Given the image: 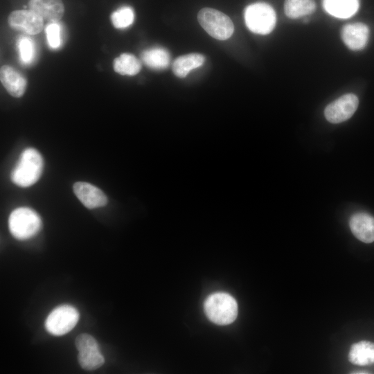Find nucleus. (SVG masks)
Returning a JSON list of instances; mask_svg holds the SVG:
<instances>
[{"mask_svg":"<svg viewBox=\"0 0 374 374\" xmlns=\"http://www.w3.org/2000/svg\"><path fill=\"white\" fill-rule=\"evenodd\" d=\"M44 161L40 153L33 148L24 150L12 169V181L20 187H28L35 184L42 173Z\"/></svg>","mask_w":374,"mask_h":374,"instance_id":"obj_1","label":"nucleus"},{"mask_svg":"<svg viewBox=\"0 0 374 374\" xmlns=\"http://www.w3.org/2000/svg\"><path fill=\"white\" fill-rule=\"evenodd\" d=\"M204 308L207 317L217 325L230 324L238 315L235 299L225 292H215L209 295L204 301Z\"/></svg>","mask_w":374,"mask_h":374,"instance_id":"obj_2","label":"nucleus"},{"mask_svg":"<svg viewBox=\"0 0 374 374\" xmlns=\"http://www.w3.org/2000/svg\"><path fill=\"white\" fill-rule=\"evenodd\" d=\"M42 222L39 214L28 207H19L12 211L8 218L10 232L17 240H24L35 236Z\"/></svg>","mask_w":374,"mask_h":374,"instance_id":"obj_3","label":"nucleus"},{"mask_svg":"<svg viewBox=\"0 0 374 374\" xmlns=\"http://www.w3.org/2000/svg\"><path fill=\"white\" fill-rule=\"evenodd\" d=\"M247 27L253 33L260 35L270 33L276 22V12L268 3L257 2L248 6L244 10Z\"/></svg>","mask_w":374,"mask_h":374,"instance_id":"obj_4","label":"nucleus"},{"mask_svg":"<svg viewBox=\"0 0 374 374\" xmlns=\"http://www.w3.org/2000/svg\"><path fill=\"white\" fill-rule=\"evenodd\" d=\"M202 27L213 38L226 40L233 33L231 19L224 13L213 8H204L197 15Z\"/></svg>","mask_w":374,"mask_h":374,"instance_id":"obj_5","label":"nucleus"},{"mask_svg":"<svg viewBox=\"0 0 374 374\" xmlns=\"http://www.w3.org/2000/svg\"><path fill=\"white\" fill-rule=\"evenodd\" d=\"M80 314L75 308L62 305L53 309L45 321V328L54 336H62L69 332L77 324Z\"/></svg>","mask_w":374,"mask_h":374,"instance_id":"obj_6","label":"nucleus"},{"mask_svg":"<svg viewBox=\"0 0 374 374\" xmlns=\"http://www.w3.org/2000/svg\"><path fill=\"white\" fill-rule=\"evenodd\" d=\"M75 344L78 350V359L82 368L93 371L103 365L105 358L93 337L86 333L80 334L76 337Z\"/></svg>","mask_w":374,"mask_h":374,"instance_id":"obj_7","label":"nucleus"},{"mask_svg":"<svg viewBox=\"0 0 374 374\" xmlns=\"http://www.w3.org/2000/svg\"><path fill=\"white\" fill-rule=\"evenodd\" d=\"M359 100L353 93L345 94L330 103L324 115L332 123H339L349 119L357 109Z\"/></svg>","mask_w":374,"mask_h":374,"instance_id":"obj_8","label":"nucleus"},{"mask_svg":"<svg viewBox=\"0 0 374 374\" xmlns=\"http://www.w3.org/2000/svg\"><path fill=\"white\" fill-rule=\"evenodd\" d=\"M8 22L11 28L28 35H36L43 28V18L30 10L12 11L8 16Z\"/></svg>","mask_w":374,"mask_h":374,"instance_id":"obj_9","label":"nucleus"},{"mask_svg":"<svg viewBox=\"0 0 374 374\" xmlns=\"http://www.w3.org/2000/svg\"><path fill=\"white\" fill-rule=\"evenodd\" d=\"M73 191L79 200L88 208L101 207L107 203L105 194L89 183L82 181L75 183Z\"/></svg>","mask_w":374,"mask_h":374,"instance_id":"obj_10","label":"nucleus"},{"mask_svg":"<svg viewBox=\"0 0 374 374\" xmlns=\"http://www.w3.org/2000/svg\"><path fill=\"white\" fill-rule=\"evenodd\" d=\"M341 35L348 48L353 51H359L367 44L369 29L363 23L350 24L343 27Z\"/></svg>","mask_w":374,"mask_h":374,"instance_id":"obj_11","label":"nucleus"},{"mask_svg":"<svg viewBox=\"0 0 374 374\" xmlns=\"http://www.w3.org/2000/svg\"><path fill=\"white\" fill-rule=\"evenodd\" d=\"M353 234L360 241L371 243L374 241V217L366 213L353 214L349 221Z\"/></svg>","mask_w":374,"mask_h":374,"instance_id":"obj_12","label":"nucleus"},{"mask_svg":"<svg viewBox=\"0 0 374 374\" xmlns=\"http://www.w3.org/2000/svg\"><path fill=\"white\" fill-rule=\"evenodd\" d=\"M30 10L50 22H58L64 15L62 0H29Z\"/></svg>","mask_w":374,"mask_h":374,"instance_id":"obj_13","label":"nucleus"},{"mask_svg":"<svg viewBox=\"0 0 374 374\" xmlns=\"http://www.w3.org/2000/svg\"><path fill=\"white\" fill-rule=\"evenodd\" d=\"M0 80L3 86L12 96L19 98L24 93L26 80L11 66L3 65L1 67Z\"/></svg>","mask_w":374,"mask_h":374,"instance_id":"obj_14","label":"nucleus"},{"mask_svg":"<svg viewBox=\"0 0 374 374\" xmlns=\"http://www.w3.org/2000/svg\"><path fill=\"white\" fill-rule=\"evenodd\" d=\"M359 0H323L324 10L340 19L350 17L359 8Z\"/></svg>","mask_w":374,"mask_h":374,"instance_id":"obj_15","label":"nucleus"},{"mask_svg":"<svg viewBox=\"0 0 374 374\" xmlns=\"http://www.w3.org/2000/svg\"><path fill=\"white\" fill-rule=\"evenodd\" d=\"M348 359L353 364L366 366L374 364V344L362 341L352 345Z\"/></svg>","mask_w":374,"mask_h":374,"instance_id":"obj_16","label":"nucleus"},{"mask_svg":"<svg viewBox=\"0 0 374 374\" xmlns=\"http://www.w3.org/2000/svg\"><path fill=\"white\" fill-rule=\"evenodd\" d=\"M204 61V56L199 53H190L181 55L173 62L172 69L176 76L183 78L190 71L201 66Z\"/></svg>","mask_w":374,"mask_h":374,"instance_id":"obj_17","label":"nucleus"},{"mask_svg":"<svg viewBox=\"0 0 374 374\" xmlns=\"http://www.w3.org/2000/svg\"><path fill=\"white\" fill-rule=\"evenodd\" d=\"M141 60L149 68L161 70L166 69L170 62L169 52L161 47H154L142 52Z\"/></svg>","mask_w":374,"mask_h":374,"instance_id":"obj_18","label":"nucleus"},{"mask_svg":"<svg viewBox=\"0 0 374 374\" xmlns=\"http://www.w3.org/2000/svg\"><path fill=\"white\" fill-rule=\"evenodd\" d=\"M114 71L123 75H134L141 69V61L134 55L123 53L113 64Z\"/></svg>","mask_w":374,"mask_h":374,"instance_id":"obj_19","label":"nucleus"},{"mask_svg":"<svg viewBox=\"0 0 374 374\" xmlns=\"http://www.w3.org/2000/svg\"><path fill=\"white\" fill-rule=\"evenodd\" d=\"M316 9L314 0H285L284 10L285 15L292 19H296L312 13Z\"/></svg>","mask_w":374,"mask_h":374,"instance_id":"obj_20","label":"nucleus"},{"mask_svg":"<svg viewBox=\"0 0 374 374\" xmlns=\"http://www.w3.org/2000/svg\"><path fill=\"white\" fill-rule=\"evenodd\" d=\"M134 12L129 6H123L114 12L111 15V20L116 28H124L130 26L134 21Z\"/></svg>","mask_w":374,"mask_h":374,"instance_id":"obj_21","label":"nucleus"},{"mask_svg":"<svg viewBox=\"0 0 374 374\" xmlns=\"http://www.w3.org/2000/svg\"><path fill=\"white\" fill-rule=\"evenodd\" d=\"M19 56L24 63L28 64L34 59L35 47L33 41L27 37H22L18 41Z\"/></svg>","mask_w":374,"mask_h":374,"instance_id":"obj_22","label":"nucleus"},{"mask_svg":"<svg viewBox=\"0 0 374 374\" xmlns=\"http://www.w3.org/2000/svg\"><path fill=\"white\" fill-rule=\"evenodd\" d=\"M46 39L52 48H57L61 43V26L58 22H50L46 27Z\"/></svg>","mask_w":374,"mask_h":374,"instance_id":"obj_23","label":"nucleus"}]
</instances>
